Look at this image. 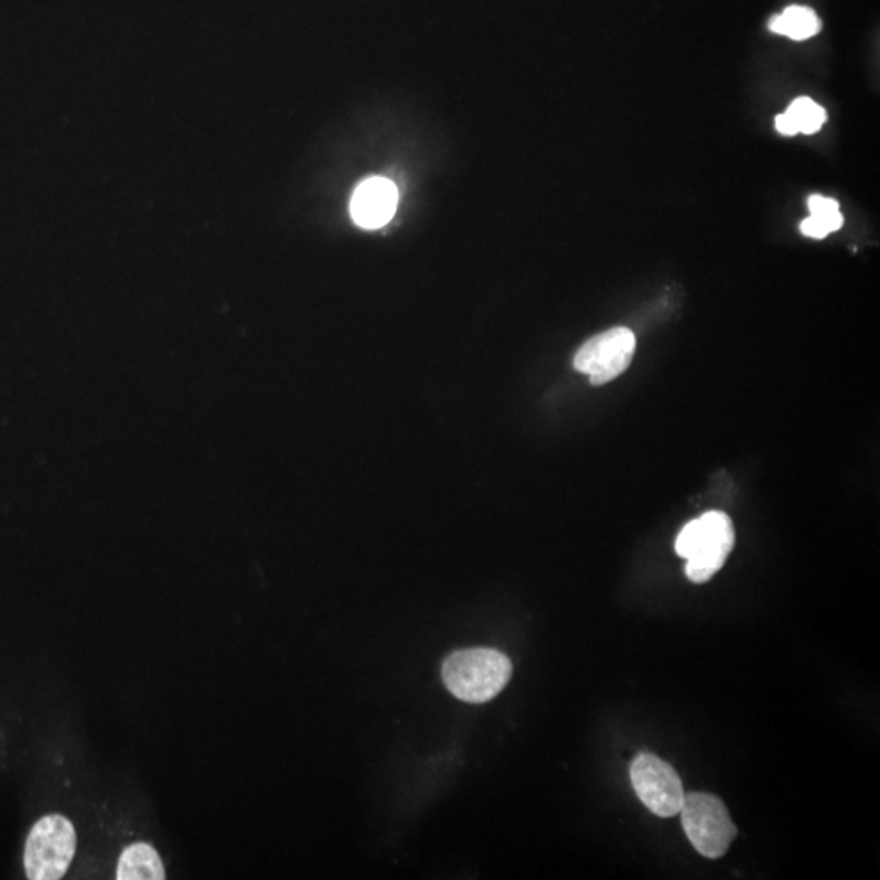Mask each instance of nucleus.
<instances>
[{
    "label": "nucleus",
    "instance_id": "1",
    "mask_svg": "<svg viewBox=\"0 0 880 880\" xmlns=\"http://www.w3.org/2000/svg\"><path fill=\"white\" fill-rule=\"evenodd\" d=\"M513 677V662L506 654L486 647L457 651L443 662L442 678L447 690L462 701H490L501 694Z\"/></svg>",
    "mask_w": 880,
    "mask_h": 880
},
{
    "label": "nucleus",
    "instance_id": "2",
    "mask_svg": "<svg viewBox=\"0 0 880 880\" xmlns=\"http://www.w3.org/2000/svg\"><path fill=\"white\" fill-rule=\"evenodd\" d=\"M736 544L728 514L711 511L688 522L675 541V551L687 559L685 572L695 584H705L725 566Z\"/></svg>",
    "mask_w": 880,
    "mask_h": 880
},
{
    "label": "nucleus",
    "instance_id": "3",
    "mask_svg": "<svg viewBox=\"0 0 880 880\" xmlns=\"http://www.w3.org/2000/svg\"><path fill=\"white\" fill-rule=\"evenodd\" d=\"M77 848L73 822L61 814L44 815L33 825L25 844L26 878L57 880L64 878Z\"/></svg>",
    "mask_w": 880,
    "mask_h": 880
},
{
    "label": "nucleus",
    "instance_id": "4",
    "mask_svg": "<svg viewBox=\"0 0 880 880\" xmlns=\"http://www.w3.org/2000/svg\"><path fill=\"white\" fill-rule=\"evenodd\" d=\"M678 814L688 840L705 858H722L736 840L737 827L728 807L712 794L685 793Z\"/></svg>",
    "mask_w": 880,
    "mask_h": 880
},
{
    "label": "nucleus",
    "instance_id": "5",
    "mask_svg": "<svg viewBox=\"0 0 880 880\" xmlns=\"http://www.w3.org/2000/svg\"><path fill=\"white\" fill-rule=\"evenodd\" d=\"M631 783L644 806L659 817L678 815L685 799L684 784L670 763L653 753H640L630 770Z\"/></svg>",
    "mask_w": 880,
    "mask_h": 880
},
{
    "label": "nucleus",
    "instance_id": "6",
    "mask_svg": "<svg viewBox=\"0 0 880 880\" xmlns=\"http://www.w3.org/2000/svg\"><path fill=\"white\" fill-rule=\"evenodd\" d=\"M634 351L633 331L619 326L590 337L576 354L575 367L589 375L592 385L609 384L630 367Z\"/></svg>",
    "mask_w": 880,
    "mask_h": 880
},
{
    "label": "nucleus",
    "instance_id": "7",
    "mask_svg": "<svg viewBox=\"0 0 880 880\" xmlns=\"http://www.w3.org/2000/svg\"><path fill=\"white\" fill-rule=\"evenodd\" d=\"M397 204V186L390 180L372 176L354 191L351 197V217L359 227L374 230L391 221Z\"/></svg>",
    "mask_w": 880,
    "mask_h": 880
},
{
    "label": "nucleus",
    "instance_id": "8",
    "mask_svg": "<svg viewBox=\"0 0 880 880\" xmlns=\"http://www.w3.org/2000/svg\"><path fill=\"white\" fill-rule=\"evenodd\" d=\"M162 858L153 846L132 844L122 849L116 868L119 880H162L165 879Z\"/></svg>",
    "mask_w": 880,
    "mask_h": 880
},
{
    "label": "nucleus",
    "instance_id": "9",
    "mask_svg": "<svg viewBox=\"0 0 880 880\" xmlns=\"http://www.w3.org/2000/svg\"><path fill=\"white\" fill-rule=\"evenodd\" d=\"M827 121L824 107L808 97H799L790 105L786 111L774 119L777 132L783 136L815 135Z\"/></svg>",
    "mask_w": 880,
    "mask_h": 880
},
{
    "label": "nucleus",
    "instance_id": "10",
    "mask_svg": "<svg viewBox=\"0 0 880 880\" xmlns=\"http://www.w3.org/2000/svg\"><path fill=\"white\" fill-rule=\"evenodd\" d=\"M770 30L776 35L791 37L794 41H804L817 35L822 30V22L817 13L808 7H786L780 15H774L769 23Z\"/></svg>",
    "mask_w": 880,
    "mask_h": 880
},
{
    "label": "nucleus",
    "instance_id": "11",
    "mask_svg": "<svg viewBox=\"0 0 880 880\" xmlns=\"http://www.w3.org/2000/svg\"><path fill=\"white\" fill-rule=\"evenodd\" d=\"M845 219L844 214L838 211V213L828 214V216H808L807 219L801 222V232L806 237L820 238L827 237L828 234L831 232L840 230L844 227Z\"/></svg>",
    "mask_w": 880,
    "mask_h": 880
},
{
    "label": "nucleus",
    "instance_id": "12",
    "mask_svg": "<svg viewBox=\"0 0 880 880\" xmlns=\"http://www.w3.org/2000/svg\"><path fill=\"white\" fill-rule=\"evenodd\" d=\"M807 206L812 216H828V214L838 213V211H840L838 201L831 200V197L820 196V194H814V196L808 197Z\"/></svg>",
    "mask_w": 880,
    "mask_h": 880
}]
</instances>
